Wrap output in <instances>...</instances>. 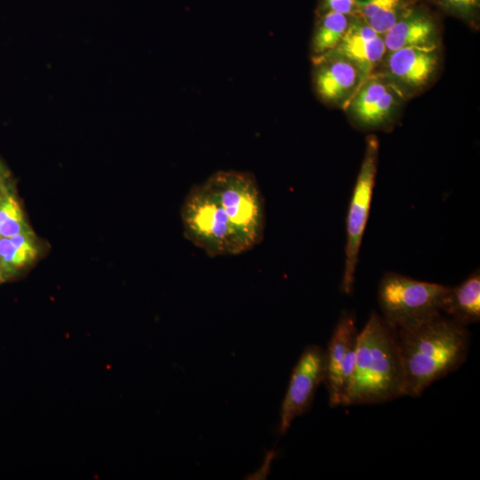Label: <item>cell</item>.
<instances>
[{
  "mask_svg": "<svg viewBox=\"0 0 480 480\" xmlns=\"http://www.w3.org/2000/svg\"><path fill=\"white\" fill-rule=\"evenodd\" d=\"M396 331L404 396H420L433 382L458 370L468 356L467 327L442 313Z\"/></svg>",
  "mask_w": 480,
  "mask_h": 480,
  "instance_id": "cell-1",
  "label": "cell"
},
{
  "mask_svg": "<svg viewBox=\"0 0 480 480\" xmlns=\"http://www.w3.org/2000/svg\"><path fill=\"white\" fill-rule=\"evenodd\" d=\"M404 396L396 331L372 311L357 334L354 372L343 406L381 404Z\"/></svg>",
  "mask_w": 480,
  "mask_h": 480,
  "instance_id": "cell-2",
  "label": "cell"
},
{
  "mask_svg": "<svg viewBox=\"0 0 480 480\" xmlns=\"http://www.w3.org/2000/svg\"><path fill=\"white\" fill-rule=\"evenodd\" d=\"M180 214L185 237L207 255H237L246 252L206 181L188 191Z\"/></svg>",
  "mask_w": 480,
  "mask_h": 480,
  "instance_id": "cell-3",
  "label": "cell"
},
{
  "mask_svg": "<svg viewBox=\"0 0 480 480\" xmlns=\"http://www.w3.org/2000/svg\"><path fill=\"white\" fill-rule=\"evenodd\" d=\"M205 181L228 214L245 251L259 244L264 236L266 211L255 177L246 172L219 171Z\"/></svg>",
  "mask_w": 480,
  "mask_h": 480,
  "instance_id": "cell-4",
  "label": "cell"
},
{
  "mask_svg": "<svg viewBox=\"0 0 480 480\" xmlns=\"http://www.w3.org/2000/svg\"><path fill=\"white\" fill-rule=\"evenodd\" d=\"M449 286L386 272L378 285V303L384 320L396 330L441 314Z\"/></svg>",
  "mask_w": 480,
  "mask_h": 480,
  "instance_id": "cell-5",
  "label": "cell"
},
{
  "mask_svg": "<svg viewBox=\"0 0 480 480\" xmlns=\"http://www.w3.org/2000/svg\"><path fill=\"white\" fill-rule=\"evenodd\" d=\"M378 150V139L372 135L367 137L363 163L348 207L345 262L340 283V291L347 295L353 292L360 248L370 214L377 175Z\"/></svg>",
  "mask_w": 480,
  "mask_h": 480,
  "instance_id": "cell-6",
  "label": "cell"
},
{
  "mask_svg": "<svg viewBox=\"0 0 480 480\" xmlns=\"http://www.w3.org/2000/svg\"><path fill=\"white\" fill-rule=\"evenodd\" d=\"M324 377V349L317 345L307 346L292 369L282 402L278 427L280 435L285 434L292 421L309 410Z\"/></svg>",
  "mask_w": 480,
  "mask_h": 480,
  "instance_id": "cell-7",
  "label": "cell"
},
{
  "mask_svg": "<svg viewBox=\"0 0 480 480\" xmlns=\"http://www.w3.org/2000/svg\"><path fill=\"white\" fill-rule=\"evenodd\" d=\"M358 331L352 313L343 311L333 329L325 353L324 383L331 407L343 406L354 372Z\"/></svg>",
  "mask_w": 480,
  "mask_h": 480,
  "instance_id": "cell-8",
  "label": "cell"
},
{
  "mask_svg": "<svg viewBox=\"0 0 480 480\" xmlns=\"http://www.w3.org/2000/svg\"><path fill=\"white\" fill-rule=\"evenodd\" d=\"M386 52L382 36L364 20L356 17L349 21L343 38L335 49L313 59L342 57L349 60L356 68L359 74L356 92L369 78V75Z\"/></svg>",
  "mask_w": 480,
  "mask_h": 480,
  "instance_id": "cell-9",
  "label": "cell"
},
{
  "mask_svg": "<svg viewBox=\"0 0 480 480\" xmlns=\"http://www.w3.org/2000/svg\"><path fill=\"white\" fill-rule=\"evenodd\" d=\"M438 66L436 44L410 46L388 53V76L409 89H420L432 78Z\"/></svg>",
  "mask_w": 480,
  "mask_h": 480,
  "instance_id": "cell-10",
  "label": "cell"
},
{
  "mask_svg": "<svg viewBox=\"0 0 480 480\" xmlns=\"http://www.w3.org/2000/svg\"><path fill=\"white\" fill-rule=\"evenodd\" d=\"M396 97L394 86L369 77L350 98V113L360 126L375 128L384 125L397 104Z\"/></svg>",
  "mask_w": 480,
  "mask_h": 480,
  "instance_id": "cell-11",
  "label": "cell"
},
{
  "mask_svg": "<svg viewBox=\"0 0 480 480\" xmlns=\"http://www.w3.org/2000/svg\"><path fill=\"white\" fill-rule=\"evenodd\" d=\"M314 85L325 102L337 103L352 97L359 81L356 68L342 57L313 59Z\"/></svg>",
  "mask_w": 480,
  "mask_h": 480,
  "instance_id": "cell-12",
  "label": "cell"
},
{
  "mask_svg": "<svg viewBox=\"0 0 480 480\" xmlns=\"http://www.w3.org/2000/svg\"><path fill=\"white\" fill-rule=\"evenodd\" d=\"M436 27L422 11L408 9L383 35L388 53L396 50L436 44Z\"/></svg>",
  "mask_w": 480,
  "mask_h": 480,
  "instance_id": "cell-13",
  "label": "cell"
},
{
  "mask_svg": "<svg viewBox=\"0 0 480 480\" xmlns=\"http://www.w3.org/2000/svg\"><path fill=\"white\" fill-rule=\"evenodd\" d=\"M441 312L467 326L480 320V271L476 269L460 284L449 287L441 305Z\"/></svg>",
  "mask_w": 480,
  "mask_h": 480,
  "instance_id": "cell-14",
  "label": "cell"
},
{
  "mask_svg": "<svg viewBox=\"0 0 480 480\" xmlns=\"http://www.w3.org/2000/svg\"><path fill=\"white\" fill-rule=\"evenodd\" d=\"M404 0H356L358 17L383 36L407 11Z\"/></svg>",
  "mask_w": 480,
  "mask_h": 480,
  "instance_id": "cell-15",
  "label": "cell"
},
{
  "mask_svg": "<svg viewBox=\"0 0 480 480\" xmlns=\"http://www.w3.org/2000/svg\"><path fill=\"white\" fill-rule=\"evenodd\" d=\"M349 21L348 15L326 11L320 18L313 35V58L335 49L343 38Z\"/></svg>",
  "mask_w": 480,
  "mask_h": 480,
  "instance_id": "cell-16",
  "label": "cell"
},
{
  "mask_svg": "<svg viewBox=\"0 0 480 480\" xmlns=\"http://www.w3.org/2000/svg\"><path fill=\"white\" fill-rule=\"evenodd\" d=\"M36 255L31 233H20L11 237L0 236V266L8 273L16 271Z\"/></svg>",
  "mask_w": 480,
  "mask_h": 480,
  "instance_id": "cell-17",
  "label": "cell"
},
{
  "mask_svg": "<svg viewBox=\"0 0 480 480\" xmlns=\"http://www.w3.org/2000/svg\"><path fill=\"white\" fill-rule=\"evenodd\" d=\"M29 231L19 203L12 196H5L0 203V236L11 237Z\"/></svg>",
  "mask_w": 480,
  "mask_h": 480,
  "instance_id": "cell-18",
  "label": "cell"
},
{
  "mask_svg": "<svg viewBox=\"0 0 480 480\" xmlns=\"http://www.w3.org/2000/svg\"><path fill=\"white\" fill-rule=\"evenodd\" d=\"M448 12L462 17H470L479 7L480 0H436Z\"/></svg>",
  "mask_w": 480,
  "mask_h": 480,
  "instance_id": "cell-19",
  "label": "cell"
},
{
  "mask_svg": "<svg viewBox=\"0 0 480 480\" xmlns=\"http://www.w3.org/2000/svg\"><path fill=\"white\" fill-rule=\"evenodd\" d=\"M324 9L345 15H350L356 10V0H324Z\"/></svg>",
  "mask_w": 480,
  "mask_h": 480,
  "instance_id": "cell-20",
  "label": "cell"
},
{
  "mask_svg": "<svg viewBox=\"0 0 480 480\" xmlns=\"http://www.w3.org/2000/svg\"><path fill=\"white\" fill-rule=\"evenodd\" d=\"M3 281H4V278H3L2 274L0 272V283L3 282Z\"/></svg>",
  "mask_w": 480,
  "mask_h": 480,
  "instance_id": "cell-21",
  "label": "cell"
},
{
  "mask_svg": "<svg viewBox=\"0 0 480 480\" xmlns=\"http://www.w3.org/2000/svg\"><path fill=\"white\" fill-rule=\"evenodd\" d=\"M1 176H2V175H1V172H0V183H1Z\"/></svg>",
  "mask_w": 480,
  "mask_h": 480,
  "instance_id": "cell-22",
  "label": "cell"
}]
</instances>
